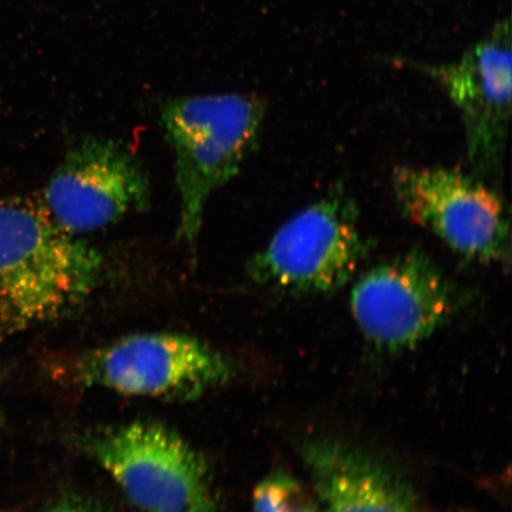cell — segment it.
Wrapping results in <instances>:
<instances>
[{
    "label": "cell",
    "mask_w": 512,
    "mask_h": 512,
    "mask_svg": "<svg viewBox=\"0 0 512 512\" xmlns=\"http://www.w3.org/2000/svg\"><path fill=\"white\" fill-rule=\"evenodd\" d=\"M102 266L98 249L62 229L41 198H0V337L74 311Z\"/></svg>",
    "instance_id": "obj_1"
},
{
    "label": "cell",
    "mask_w": 512,
    "mask_h": 512,
    "mask_svg": "<svg viewBox=\"0 0 512 512\" xmlns=\"http://www.w3.org/2000/svg\"><path fill=\"white\" fill-rule=\"evenodd\" d=\"M266 102L255 95L187 96L163 107L181 201L177 238L194 247L211 195L238 175L259 142Z\"/></svg>",
    "instance_id": "obj_2"
},
{
    "label": "cell",
    "mask_w": 512,
    "mask_h": 512,
    "mask_svg": "<svg viewBox=\"0 0 512 512\" xmlns=\"http://www.w3.org/2000/svg\"><path fill=\"white\" fill-rule=\"evenodd\" d=\"M356 204L338 190L300 210L248 262L256 285L292 297L334 293L367 255Z\"/></svg>",
    "instance_id": "obj_3"
},
{
    "label": "cell",
    "mask_w": 512,
    "mask_h": 512,
    "mask_svg": "<svg viewBox=\"0 0 512 512\" xmlns=\"http://www.w3.org/2000/svg\"><path fill=\"white\" fill-rule=\"evenodd\" d=\"M463 304L458 286L420 248L362 273L350 296L352 317L363 336L390 354L418 347Z\"/></svg>",
    "instance_id": "obj_4"
},
{
    "label": "cell",
    "mask_w": 512,
    "mask_h": 512,
    "mask_svg": "<svg viewBox=\"0 0 512 512\" xmlns=\"http://www.w3.org/2000/svg\"><path fill=\"white\" fill-rule=\"evenodd\" d=\"M393 191L401 214L454 253L482 264L509 266L510 221L503 198L457 169L399 166Z\"/></svg>",
    "instance_id": "obj_5"
},
{
    "label": "cell",
    "mask_w": 512,
    "mask_h": 512,
    "mask_svg": "<svg viewBox=\"0 0 512 512\" xmlns=\"http://www.w3.org/2000/svg\"><path fill=\"white\" fill-rule=\"evenodd\" d=\"M76 377L86 386L137 398L191 401L227 383L232 367L196 337L152 332L88 352Z\"/></svg>",
    "instance_id": "obj_6"
},
{
    "label": "cell",
    "mask_w": 512,
    "mask_h": 512,
    "mask_svg": "<svg viewBox=\"0 0 512 512\" xmlns=\"http://www.w3.org/2000/svg\"><path fill=\"white\" fill-rule=\"evenodd\" d=\"M96 462L143 512H168L210 501L208 467L187 440L157 422H131L89 443Z\"/></svg>",
    "instance_id": "obj_7"
},
{
    "label": "cell",
    "mask_w": 512,
    "mask_h": 512,
    "mask_svg": "<svg viewBox=\"0 0 512 512\" xmlns=\"http://www.w3.org/2000/svg\"><path fill=\"white\" fill-rule=\"evenodd\" d=\"M41 200L66 232L91 233L149 207L150 181L124 143L89 137L68 151Z\"/></svg>",
    "instance_id": "obj_8"
},
{
    "label": "cell",
    "mask_w": 512,
    "mask_h": 512,
    "mask_svg": "<svg viewBox=\"0 0 512 512\" xmlns=\"http://www.w3.org/2000/svg\"><path fill=\"white\" fill-rule=\"evenodd\" d=\"M511 61L510 21L505 19L462 59L419 67L457 107L467 158L479 176L494 174L503 160L511 119Z\"/></svg>",
    "instance_id": "obj_9"
},
{
    "label": "cell",
    "mask_w": 512,
    "mask_h": 512,
    "mask_svg": "<svg viewBox=\"0 0 512 512\" xmlns=\"http://www.w3.org/2000/svg\"><path fill=\"white\" fill-rule=\"evenodd\" d=\"M320 512H418L413 486L394 467L336 439L303 446Z\"/></svg>",
    "instance_id": "obj_10"
},
{
    "label": "cell",
    "mask_w": 512,
    "mask_h": 512,
    "mask_svg": "<svg viewBox=\"0 0 512 512\" xmlns=\"http://www.w3.org/2000/svg\"><path fill=\"white\" fill-rule=\"evenodd\" d=\"M253 512H320L318 499L299 479L278 473L256 486Z\"/></svg>",
    "instance_id": "obj_11"
},
{
    "label": "cell",
    "mask_w": 512,
    "mask_h": 512,
    "mask_svg": "<svg viewBox=\"0 0 512 512\" xmlns=\"http://www.w3.org/2000/svg\"><path fill=\"white\" fill-rule=\"evenodd\" d=\"M47 512H93L91 509H88L82 503H78L76 501H64L59 504L54 505L53 508H50Z\"/></svg>",
    "instance_id": "obj_12"
},
{
    "label": "cell",
    "mask_w": 512,
    "mask_h": 512,
    "mask_svg": "<svg viewBox=\"0 0 512 512\" xmlns=\"http://www.w3.org/2000/svg\"><path fill=\"white\" fill-rule=\"evenodd\" d=\"M168 512H214L213 504L210 501L192 505V507L168 511Z\"/></svg>",
    "instance_id": "obj_13"
}]
</instances>
